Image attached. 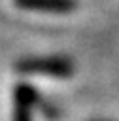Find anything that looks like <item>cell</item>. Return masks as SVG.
<instances>
[{"mask_svg": "<svg viewBox=\"0 0 119 121\" xmlns=\"http://www.w3.org/2000/svg\"><path fill=\"white\" fill-rule=\"evenodd\" d=\"M21 9L42 13H70L76 9V0H15Z\"/></svg>", "mask_w": 119, "mask_h": 121, "instance_id": "obj_2", "label": "cell"}, {"mask_svg": "<svg viewBox=\"0 0 119 121\" xmlns=\"http://www.w3.org/2000/svg\"><path fill=\"white\" fill-rule=\"evenodd\" d=\"M36 91L32 87L21 85L15 89V121H30V110L36 104Z\"/></svg>", "mask_w": 119, "mask_h": 121, "instance_id": "obj_3", "label": "cell"}, {"mask_svg": "<svg viewBox=\"0 0 119 121\" xmlns=\"http://www.w3.org/2000/svg\"><path fill=\"white\" fill-rule=\"evenodd\" d=\"M19 72L25 74H40L53 78H68L74 72V64L66 57H34L25 59L17 64Z\"/></svg>", "mask_w": 119, "mask_h": 121, "instance_id": "obj_1", "label": "cell"}]
</instances>
